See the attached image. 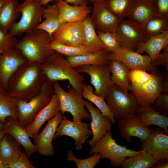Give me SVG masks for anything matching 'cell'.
<instances>
[{"label":"cell","mask_w":168,"mask_h":168,"mask_svg":"<svg viewBox=\"0 0 168 168\" xmlns=\"http://www.w3.org/2000/svg\"><path fill=\"white\" fill-rule=\"evenodd\" d=\"M42 63L27 62L12 75L6 91L17 101H28L40 91L45 81L41 70Z\"/></svg>","instance_id":"1"},{"label":"cell","mask_w":168,"mask_h":168,"mask_svg":"<svg viewBox=\"0 0 168 168\" xmlns=\"http://www.w3.org/2000/svg\"><path fill=\"white\" fill-rule=\"evenodd\" d=\"M41 70L45 81L53 84L59 81L67 80L72 87L82 93L86 84L84 76L72 67L64 56L51 49Z\"/></svg>","instance_id":"2"},{"label":"cell","mask_w":168,"mask_h":168,"mask_svg":"<svg viewBox=\"0 0 168 168\" xmlns=\"http://www.w3.org/2000/svg\"><path fill=\"white\" fill-rule=\"evenodd\" d=\"M52 40L47 32L36 29L26 33L18 41L16 48L21 52L28 62L43 63L50 54L51 49L48 46Z\"/></svg>","instance_id":"3"},{"label":"cell","mask_w":168,"mask_h":168,"mask_svg":"<svg viewBox=\"0 0 168 168\" xmlns=\"http://www.w3.org/2000/svg\"><path fill=\"white\" fill-rule=\"evenodd\" d=\"M54 93L58 97L60 106V112L63 115L66 112L70 113L73 121L79 122L83 119L91 120L90 113L85 110V100L83 99L82 93L72 87L68 91L64 90L58 82L53 84Z\"/></svg>","instance_id":"4"},{"label":"cell","mask_w":168,"mask_h":168,"mask_svg":"<svg viewBox=\"0 0 168 168\" xmlns=\"http://www.w3.org/2000/svg\"><path fill=\"white\" fill-rule=\"evenodd\" d=\"M104 98L115 119L132 116L137 113L140 107L133 94L114 84Z\"/></svg>","instance_id":"5"},{"label":"cell","mask_w":168,"mask_h":168,"mask_svg":"<svg viewBox=\"0 0 168 168\" xmlns=\"http://www.w3.org/2000/svg\"><path fill=\"white\" fill-rule=\"evenodd\" d=\"M144 151L143 150L138 151L132 150L127 149L125 146L118 144L113 139L110 130L91 147L89 154L92 155L95 153H99L100 155L101 159H109L112 167L119 168L126 158L136 155Z\"/></svg>","instance_id":"6"},{"label":"cell","mask_w":168,"mask_h":168,"mask_svg":"<svg viewBox=\"0 0 168 168\" xmlns=\"http://www.w3.org/2000/svg\"><path fill=\"white\" fill-rule=\"evenodd\" d=\"M43 8L39 0H25L19 4L18 10L21 17L12 25L9 33L15 36L36 29L41 22Z\"/></svg>","instance_id":"7"},{"label":"cell","mask_w":168,"mask_h":168,"mask_svg":"<svg viewBox=\"0 0 168 168\" xmlns=\"http://www.w3.org/2000/svg\"><path fill=\"white\" fill-rule=\"evenodd\" d=\"M54 94L52 84L45 81L40 92L28 101H17L18 118L25 128L50 101Z\"/></svg>","instance_id":"8"},{"label":"cell","mask_w":168,"mask_h":168,"mask_svg":"<svg viewBox=\"0 0 168 168\" xmlns=\"http://www.w3.org/2000/svg\"><path fill=\"white\" fill-rule=\"evenodd\" d=\"M108 63L104 65H86L75 68L80 73H85L89 75L91 83L94 88V93L104 97L113 84Z\"/></svg>","instance_id":"9"},{"label":"cell","mask_w":168,"mask_h":168,"mask_svg":"<svg viewBox=\"0 0 168 168\" xmlns=\"http://www.w3.org/2000/svg\"><path fill=\"white\" fill-rule=\"evenodd\" d=\"M89 126L88 124L82 121H70L63 115L56 129L54 139L63 136L70 137L75 141L76 150L80 151L82 149L83 145L89 138V136L92 134Z\"/></svg>","instance_id":"10"},{"label":"cell","mask_w":168,"mask_h":168,"mask_svg":"<svg viewBox=\"0 0 168 168\" xmlns=\"http://www.w3.org/2000/svg\"><path fill=\"white\" fill-rule=\"evenodd\" d=\"M108 57L109 61H119L130 70H142L151 73L159 69L152 65L151 58L148 55H142L123 46L114 53H109Z\"/></svg>","instance_id":"11"},{"label":"cell","mask_w":168,"mask_h":168,"mask_svg":"<svg viewBox=\"0 0 168 168\" xmlns=\"http://www.w3.org/2000/svg\"><path fill=\"white\" fill-rule=\"evenodd\" d=\"M151 79L142 86L131 88V93L140 106H151L155 99L163 92V72L159 69L151 72Z\"/></svg>","instance_id":"12"},{"label":"cell","mask_w":168,"mask_h":168,"mask_svg":"<svg viewBox=\"0 0 168 168\" xmlns=\"http://www.w3.org/2000/svg\"><path fill=\"white\" fill-rule=\"evenodd\" d=\"M116 33L123 46L136 51L138 46L148 39L142 25L130 19L123 20L119 24Z\"/></svg>","instance_id":"13"},{"label":"cell","mask_w":168,"mask_h":168,"mask_svg":"<svg viewBox=\"0 0 168 168\" xmlns=\"http://www.w3.org/2000/svg\"><path fill=\"white\" fill-rule=\"evenodd\" d=\"M63 116L60 111L58 112L48 121L42 131L33 138L37 152L41 155L48 156L55 154L52 141Z\"/></svg>","instance_id":"14"},{"label":"cell","mask_w":168,"mask_h":168,"mask_svg":"<svg viewBox=\"0 0 168 168\" xmlns=\"http://www.w3.org/2000/svg\"><path fill=\"white\" fill-rule=\"evenodd\" d=\"M93 4L90 18L96 31L116 33V30L123 18L114 15L106 7L105 2Z\"/></svg>","instance_id":"15"},{"label":"cell","mask_w":168,"mask_h":168,"mask_svg":"<svg viewBox=\"0 0 168 168\" xmlns=\"http://www.w3.org/2000/svg\"><path fill=\"white\" fill-rule=\"evenodd\" d=\"M28 61L18 49L13 48L0 54V82L6 90L9 81L14 73Z\"/></svg>","instance_id":"16"},{"label":"cell","mask_w":168,"mask_h":168,"mask_svg":"<svg viewBox=\"0 0 168 168\" xmlns=\"http://www.w3.org/2000/svg\"><path fill=\"white\" fill-rule=\"evenodd\" d=\"M52 41L71 47L82 45L83 21L62 23L52 35Z\"/></svg>","instance_id":"17"},{"label":"cell","mask_w":168,"mask_h":168,"mask_svg":"<svg viewBox=\"0 0 168 168\" xmlns=\"http://www.w3.org/2000/svg\"><path fill=\"white\" fill-rule=\"evenodd\" d=\"M141 142L139 150H145L157 161L168 159V136L162 130H154Z\"/></svg>","instance_id":"18"},{"label":"cell","mask_w":168,"mask_h":168,"mask_svg":"<svg viewBox=\"0 0 168 168\" xmlns=\"http://www.w3.org/2000/svg\"><path fill=\"white\" fill-rule=\"evenodd\" d=\"M85 106L91 116L90 125L93 137L86 142L91 147L111 130L112 122L109 118L102 114L98 109L94 107L91 102L85 100Z\"/></svg>","instance_id":"19"},{"label":"cell","mask_w":168,"mask_h":168,"mask_svg":"<svg viewBox=\"0 0 168 168\" xmlns=\"http://www.w3.org/2000/svg\"><path fill=\"white\" fill-rule=\"evenodd\" d=\"M119 119L118 125L120 135L128 143L132 142L131 137L133 136L138 138L139 141L141 142L154 131L142 124L136 114L131 117Z\"/></svg>","instance_id":"20"},{"label":"cell","mask_w":168,"mask_h":168,"mask_svg":"<svg viewBox=\"0 0 168 168\" xmlns=\"http://www.w3.org/2000/svg\"><path fill=\"white\" fill-rule=\"evenodd\" d=\"M2 131L5 133L10 135L22 146L29 157L33 154L37 152L26 128L17 118L13 117H7L3 123Z\"/></svg>","instance_id":"21"},{"label":"cell","mask_w":168,"mask_h":168,"mask_svg":"<svg viewBox=\"0 0 168 168\" xmlns=\"http://www.w3.org/2000/svg\"><path fill=\"white\" fill-rule=\"evenodd\" d=\"M60 110L58 98L54 93L49 102L37 114L32 122L26 128L29 137L33 138L37 135L45 122L53 117Z\"/></svg>","instance_id":"22"},{"label":"cell","mask_w":168,"mask_h":168,"mask_svg":"<svg viewBox=\"0 0 168 168\" xmlns=\"http://www.w3.org/2000/svg\"><path fill=\"white\" fill-rule=\"evenodd\" d=\"M61 23L83 21L91 12L92 7L87 5L77 6L62 0L55 3Z\"/></svg>","instance_id":"23"},{"label":"cell","mask_w":168,"mask_h":168,"mask_svg":"<svg viewBox=\"0 0 168 168\" xmlns=\"http://www.w3.org/2000/svg\"><path fill=\"white\" fill-rule=\"evenodd\" d=\"M141 123L148 128L151 125L157 126L168 134V116L155 110L152 106H140L135 114Z\"/></svg>","instance_id":"24"},{"label":"cell","mask_w":168,"mask_h":168,"mask_svg":"<svg viewBox=\"0 0 168 168\" xmlns=\"http://www.w3.org/2000/svg\"><path fill=\"white\" fill-rule=\"evenodd\" d=\"M168 45V30L150 37L146 41L139 45L135 51L142 54L146 53L154 60L165 47Z\"/></svg>","instance_id":"25"},{"label":"cell","mask_w":168,"mask_h":168,"mask_svg":"<svg viewBox=\"0 0 168 168\" xmlns=\"http://www.w3.org/2000/svg\"><path fill=\"white\" fill-rule=\"evenodd\" d=\"M108 66L113 84L126 91H130V70L122 63L116 60H110Z\"/></svg>","instance_id":"26"},{"label":"cell","mask_w":168,"mask_h":168,"mask_svg":"<svg viewBox=\"0 0 168 168\" xmlns=\"http://www.w3.org/2000/svg\"><path fill=\"white\" fill-rule=\"evenodd\" d=\"M22 152L20 144L10 135L5 133L0 141V163L8 165Z\"/></svg>","instance_id":"27"},{"label":"cell","mask_w":168,"mask_h":168,"mask_svg":"<svg viewBox=\"0 0 168 168\" xmlns=\"http://www.w3.org/2000/svg\"><path fill=\"white\" fill-rule=\"evenodd\" d=\"M158 14L155 2L148 0H135L133 10L128 18L137 23L143 25Z\"/></svg>","instance_id":"28"},{"label":"cell","mask_w":168,"mask_h":168,"mask_svg":"<svg viewBox=\"0 0 168 168\" xmlns=\"http://www.w3.org/2000/svg\"><path fill=\"white\" fill-rule=\"evenodd\" d=\"M42 17L44 21L40 22L36 29L45 31L52 37L53 34L60 26L61 23L59 19V11L55 3L48 5L43 8Z\"/></svg>","instance_id":"29"},{"label":"cell","mask_w":168,"mask_h":168,"mask_svg":"<svg viewBox=\"0 0 168 168\" xmlns=\"http://www.w3.org/2000/svg\"><path fill=\"white\" fill-rule=\"evenodd\" d=\"M19 4L16 0H8L0 10V28L6 32L14 23L20 13Z\"/></svg>","instance_id":"30"},{"label":"cell","mask_w":168,"mask_h":168,"mask_svg":"<svg viewBox=\"0 0 168 168\" xmlns=\"http://www.w3.org/2000/svg\"><path fill=\"white\" fill-rule=\"evenodd\" d=\"M109 53L104 51L66 58L74 68L86 65H104L109 62Z\"/></svg>","instance_id":"31"},{"label":"cell","mask_w":168,"mask_h":168,"mask_svg":"<svg viewBox=\"0 0 168 168\" xmlns=\"http://www.w3.org/2000/svg\"><path fill=\"white\" fill-rule=\"evenodd\" d=\"M48 47L66 57H73L106 51L97 47H87L83 45L77 47L68 46L53 41H52L48 45Z\"/></svg>","instance_id":"32"},{"label":"cell","mask_w":168,"mask_h":168,"mask_svg":"<svg viewBox=\"0 0 168 168\" xmlns=\"http://www.w3.org/2000/svg\"><path fill=\"white\" fill-rule=\"evenodd\" d=\"M82 94L83 97L95 105L102 114L109 118L112 124L116 123L115 119L107 105L104 97L96 95L92 86L86 84L82 89Z\"/></svg>","instance_id":"33"},{"label":"cell","mask_w":168,"mask_h":168,"mask_svg":"<svg viewBox=\"0 0 168 168\" xmlns=\"http://www.w3.org/2000/svg\"><path fill=\"white\" fill-rule=\"evenodd\" d=\"M17 101L6 90L0 89V121L3 123L8 117L18 118Z\"/></svg>","instance_id":"34"},{"label":"cell","mask_w":168,"mask_h":168,"mask_svg":"<svg viewBox=\"0 0 168 168\" xmlns=\"http://www.w3.org/2000/svg\"><path fill=\"white\" fill-rule=\"evenodd\" d=\"M157 161L145 151L126 158L122 162V168H151Z\"/></svg>","instance_id":"35"},{"label":"cell","mask_w":168,"mask_h":168,"mask_svg":"<svg viewBox=\"0 0 168 168\" xmlns=\"http://www.w3.org/2000/svg\"><path fill=\"white\" fill-rule=\"evenodd\" d=\"M135 0H106V8L115 16L124 19L130 15Z\"/></svg>","instance_id":"36"},{"label":"cell","mask_w":168,"mask_h":168,"mask_svg":"<svg viewBox=\"0 0 168 168\" xmlns=\"http://www.w3.org/2000/svg\"><path fill=\"white\" fill-rule=\"evenodd\" d=\"M142 25L149 39L168 30V17L158 14L149 19Z\"/></svg>","instance_id":"37"},{"label":"cell","mask_w":168,"mask_h":168,"mask_svg":"<svg viewBox=\"0 0 168 168\" xmlns=\"http://www.w3.org/2000/svg\"><path fill=\"white\" fill-rule=\"evenodd\" d=\"M83 37L82 45L106 50L100 40L92 23L90 15L83 21Z\"/></svg>","instance_id":"38"},{"label":"cell","mask_w":168,"mask_h":168,"mask_svg":"<svg viewBox=\"0 0 168 168\" xmlns=\"http://www.w3.org/2000/svg\"><path fill=\"white\" fill-rule=\"evenodd\" d=\"M96 31L100 40L108 53H114L122 47L119 38L116 33Z\"/></svg>","instance_id":"39"},{"label":"cell","mask_w":168,"mask_h":168,"mask_svg":"<svg viewBox=\"0 0 168 168\" xmlns=\"http://www.w3.org/2000/svg\"><path fill=\"white\" fill-rule=\"evenodd\" d=\"M66 157L68 161H74L78 168H93L99 162L101 159L100 154L96 153L88 158L79 159L76 157L72 151L68 152Z\"/></svg>","instance_id":"40"},{"label":"cell","mask_w":168,"mask_h":168,"mask_svg":"<svg viewBox=\"0 0 168 168\" xmlns=\"http://www.w3.org/2000/svg\"><path fill=\"white\" fill-rule=\"evenodd\" d=\"M152 77L151 73L140 69L130 70V78L131 88H139L147 83Z\"/></svg>","instance_id":"41"},{"label":"cell","mask_w":168,"mask_h":168,"mask_svg":"<svg viewBox=\"0 0 168 168\" xmlns=\"http://www.w3.org/2000/svg\"><path fill=\"white\" fill-rule=\"evenodd\" d=\"M17 42L15 36L0 28V54L16 48Z\"/></svg>","instance_id":"42"},{"label":"cell","mask_w":168,"mask_h":168,"mask_svg":"<svg viewBox=\"0 0 168 168\" xmlns=\"http://www.w3.org/2000/svg\"><path fill=\"white\" fill-rule=\"evenodd\" d=\"M152 106L160 113L168 116V92L161 93Z\"/></svg>","instance_id":"43"},{"label":"cell","mask_w":168,"mask_h":168,"mask_svg":"<svg viewBox=\"0 0 168 168\" xmlns=\"http://www.w3.org/2000/svg\"><path fill=\"white\" fill-rule=\"evenodd\" d=\"M25 152H22L17 158L8 165L9 168H35Z\"/></svg>","instance_id":"44"},{"label":"cell","mask_w":168,"mask_h":168,"mask_svg":"<svg viewBox=\"0 0 168 168\" xmlns=\"http://www.w3.org/2000/svg\"><path fill=\"white\" fill-rule=\"evenodd\" d=\"M163 49V52H161L154 60H151V63L153 66H162L168 70V45Z\"/></svg>","instance_id":"45"},{"label":"cell","mask_w":168,"mask_h":168,"mask_svg":"<svg viewBox=\"0 0 168 168\" xmlns=\"http://www.w3.org/2000/svg\"><path fill=\"white\" fill-rule=\"evenodd\" d=\"M158 14L168 17V0H156Z\"/></svg>","instance_id":"46"},{"label":"cell","mask_w":168,"mask_h":168,"mask_svg":"<svg viewBox=\"0 0 168 168\" xmlns=\"http://www.w3.org/2000/svg\"><path fill=\"white\" fill-rule=\"evenodd\" d=\"M62 0L70 4L77 6L87 5L90 2L89 0H54V1L56 3Z\"/></svg>","instance_id":"47"},{"label":"cell","mask_w":168,"mask_h":168,"mask_svg":"<svg viewBox=\"0 0 168 168\" xmlns=\"http://www.w3.org/2000/svg\"><path fill=\"white\" fill-rule=\"evenodd\" d=\"M168 159L157 161L152 168H168Z\"/></svg>","instance_id":"48"},{"label":"cell","mask_w":168,"mask_h":168,"mask_svg":"<svg viewBox=\"0 0 168 168\" xmlns=\"http://www.w3.org/2000/svg\"><path fill=\"white\" fill-rule=\"evenodd\" d=\"M43 6H44L49 3L54 2V0H39Z\"/></svg>","instance_id":"49"},{"label":"cell","mask_w":168,"mask_h":168,"mask_svg":"<svg viewBox=\"0 0 168 168\" xmlns=\"http://www.w3.org/2000/svg\"><path fill=\"white\" fill-rule=\"evenodd\" d=\"M106 0H89V2L93 3L100 2H105Z\"/></svg>","instance_id":"50"},{"label":"cell","mask_w":168,"mask_h":168,"mask_svg":"<svg viewBox=\"0 0 168 168\" xmlns=\"http://www.w3.org/2000/svg\"><path fill=\"white\" fill-rule=\"evenodd\" d=\"M8 0H0V10L2 6Z\"/></svg>","instance_id":"51"},{"label":"cell","mask_w":168,"mask_h":168,"mask_svg":"<svg viewBox=\"0 0 168 168\" xmlns=\"http://www.w3.org/2000/svg\"><path fill=\"white\" fill-rule=\"evenodd\" d=\"M5 134L2 130H0V141Z\"/></svg>","instance_id":"52"},{"label":"cell","mask_w":168,"mask_h":168,"mask_svg":"<svg viewBox=\"0 0 168 168\" xmlns=\"http://www.w3.org/2000/svg\"><path fill=\"white\" fill-rule=\"evenodd\" d=\"M8 165L3 164L0 163V168H8Z\"/></svg>","instance_id":"53"},{"label":"cell","mask_w":168,"mask_h":168,"mask_svg":"<svg viewBox=\"0 0 168 168\" xmlns=\"http://www.w3.org/2000/svg\"><path fill=\"white\" fill-rule=\"evenodd\" d=\"M3 125V123L0 121V130H2Z\"/></svg>","instance_id":"54"},{"label":"cell","mask_w":168,"mask_h":168,"mask_svg":"<svg viewBox=\"0 0 168 168\" xmlns=\"http://www.w3.org/2000/svg\"><path fill=\"white\" fill-rule=\"evenodd\" d=\"M3 89V88H2V86L1 83L0 82V89Z\"/></svg>","instance_id":"55"},{"label":"cell","mask_w":168,"mask_h":168,"mask_svg":"<svg viewBox=\"0 0 168 168\" xmlns=\"http://www.w3.org/2000/svg\"><path fill=\"white\" fill-rule=\"evenodd\" d=\"M148 0L155 2V1L156 0Z\"/></svg>","instance_id":"56"}]
</instances>
